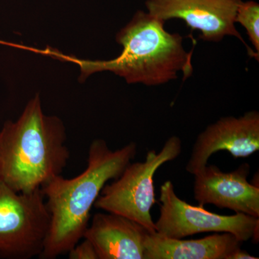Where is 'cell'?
Instances as JSON below:
<instances>
[{
  "mask_svg": "<svg viewBox=\"0 0 259 259\" xmlns=\"http://www.w3.org/2000/svg\"><path fill=\"white\" fill-rule=\"evenodd\" d=\"M137 145L131 142L112 151L106 141L97 139L88 151V166L71 179L58 175L42 187L50 213V227L40 258H56L68 253L89 226L90 212L107 182L115 180L136 157Z\"/></svg>",
  "mask_w": 259,
  "mask_h": 259,
  "instance_id": "1",
  "label": "cell"
},
{
  "mask_svg": "<svg viewBox=\"0 0 259 259\" xmlns=\"http://www.w3.org/2000/svg\"><path fill=\"white\" fill-rule=\"evenodd\" d=\"M66 141L62 121L44 113L37 95L0 131V180L18 192L42 188L67 165Z\"/></svg>",
  "mask_w": 259,
  "mask_h": 259,
  "instance_id": "2",
  "label": "cell"
},
{
  "mask_svg": "<svg viewBox=\"0 0 259 259\" xmlns=\"http://www.w3.org/2000/svg\"><path fill=\"white\" fill-rule=\"evenodd\" d=\"M165 22L148 13L138 11L117 34L116 40L122 51L116 59L74 61L81 66L83 76L109 71L128 83L146 86L168 82L176 79L180 71L185 78L189 77L193 71L192 51H185L182 35L165 30Z\"/></svg>",
  "mask_w": 259,
  "mask_h": 259,
  "instance_id": "3",
  "label": "cell"
},
{
  "mask_svg": "<svg viewBox=\"0 0 259 259\" xmlns=\"http://www.w3.org/2000/svg\"><path fill=\"white\" fill-rule=\"evenodd\" d=\"M182 151V140L171 136L159 152L155 150L148 151L144 161L130 163L118 178L106 184L94 206L129 218L150 233H155L151 214L156 203L153 177L159 167L176 159Z\"/></svg>",
  "mask_w": 259,
  "mask_h": 259,
  "instance_id": "4",
  "label": "cell"
},
{
  "mask_svg": "<svg viewBox=\"0 0 259 259\" xmlns=\"http://www.w3.org/2000/svg\"><path fill=\"white\" fill-rule=\"evenodd\" d=\"M50 227L42 188L18 192L0 180V257L40 256Z\"/></svg>",
  "mask_w": 259,
  "mask_h": 259,
  "instance_id": "5",
  "label": "cell"
},
{
  "mask_svg": "<svg viewBox=\"0 0 259 259\" xmlns=\"http://www.w3.org/2000/svg\"><path fill=\"white\" fill-rule=\"evenodd\" d=\"M159 199V218L154 224L161 236L180 239L198 233H229L242 243H258L259 218L244 213L222 215L187 203L177 196L171 181L161 185Z\"/></svg>",
  "mask_w": 259,
  "mask_h": 259,
  "instance_id": "6",
  "label": "cell"
},
{
  "mask_svg": "<svg viewBox=\"0 0 259 259\" xmlns=\"http://www.w3.org/2000/svg\"><path fill=\"white\" fill-rule=\"evenodd\" d=\"M241 0H147L148 13L166 21L184 20L192 30L201 32L199 38L221 42L227 35L236 37L250 57L259 59V54L246 44L236 28L237 8Z\"/></svg>",
  "mask_w": 259,
  "mask_h": 259,
  "instance_id": "7",
  "label": "cell"
},
{
  "mask_svg": "<svg viewBox=\"0 0 259 259\" xmlns=\"http://www.w3.org/2000/svg\"><path fill=\"white\" fill-rule=\"evenodd\" d=\"M258 150V111L247 112L238 117H221L197 136L186 171L194 175L220 151H227L233 158H239L248 157Z\"/></svg>",
  "mask_w": 259,
  "mask_h": 259,
  "instance_id": "8",
  "label": "cell"
},
{
  "mask_svg": "<svg viewBox=\"0 0 259 259\" xmlns=\"http://www.w3.org/2000/svg\"><path fill=\"white\" fill-rule=\"evenodd\" d=\"M249 171L248 163L231 172L206 165L194 175V199L200 206L210 204L259 218V187L248 182Z\"/></svg>",
  "mask_w": 259,
  "mask_h": 259,
  "instance_id": "9",
  "label": "cell"
},
{
  "mask_svg": "<svg viewBox=\"0 0 259 259\" xmlns=\"http://www.w3.org/2000/svg\"><path fill=\"white\" fill-rule=\"evenodd\" d=\"M147 230L120 214L96 213L83 238L91 242L98 259H144Z\"/></svg>",
  "mask_w": 259,
  "mask_h": 259,
  "instance_id": "10",
  "label": "cell"
},
{
  "mask_svg": "<svg viewBox=\"0 0 259 259\" xmlns=\"http://www.w3.org/2000/svg\"><path fill=\"white\" fill-rule=\"evenodd\" d=\"M242 242L229 233H215L200 239L167 238L148 232L144 259H229Z\"/></svg>",
  "mask_w": 259,
  "mask_h": 259,
  "instance_id": "11",
  "label": "cell"
},
{
  "mask_svg": "<svg viewBox=\"0 0 259 259\" xmlns=\"http://www.w3.org/2000/svg\"><path fill=\"white\" fill-rule=\"evenodd\" d=\"M236 23L241 24L247 34L255 52L259 54V5L254 1L241 2L237 8Z\"/></svg>",
  "mask_w": 259,
  "mask_h": 259,
  "instance_id": "12",
  "label": "cell"
},
{
  "mask_svg": "<svg viewBox=\"0 0 259 259\" xmlns=\"http://www.w3.org/2000/svg\"><path fill=\"white\" fill-rule=\"evenodd\" d=\"M80 244L79 243L75 245L69 250V258L70 259H98L95 247L91 242L86 238Z\"/></svg>",
  "mask_w": 259,
  "mask_h": 259,
  "instance_id": "13",
  "label": "cell"
},
{
  "mask_svg": "<svg viewBox=\"0 0 259 259\" xmlns=\"http://www.w3.org/2000/svg\"><path fill=\"white\" fill-rule=\"evenodd\" d=\"M258 257L253 256L249 254L245 250H242L241 248L237 250L235 253L231 255L229 259H258Z\"/></svg>",
  "mask_w": 259,
  "mask_h": 259,
  "instance_id": "14",
  "label": "cell"
}]
</instances>
